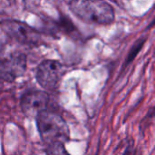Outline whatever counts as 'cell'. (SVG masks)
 Listing matches in <instances>:
<instances>
[{
    "instance_id": "cell-7",
    "label": "cell",
    "mask_w": 155,
    "mask_h": 155,
    "mask_svg": "<svg viewBox=\"0 0 155 155\" xmlns=\"http://www.w3.org/2000/svg\"><path fill=\"white\" fill-rule=\"evenodd\" d=\"M46 155H71L65 149L64 143H55L46 145Z\"/></svg>"
},
{
    "instance_id": "cell-2",
    "label": "cell",
    "mask_w": 155,
    "mask_h": 155,
    "mask_svg": "<svg viewBox=\"0 0 155 155\" xmlns=\"http://www.w3.org/2000/svg\"><path fill=\"white\" fill-rule=\"evenodd\" d=\"M35 122L39 135L46 145L55 143L65 144L70 140L68 124L60 114L46 110L36 116Z\"/></svg>"
},
{
    "instance_id": "cell-6",
    "label": "cell",
    "mask_w": 155,
    "mask_h": 155,
    "mask_svg": "<svg viewBox=\"0 0 155 155\" xmlns=\"http://www.w3.org/2000/svg\"><path fill=\"white\" fill-rule=\"evenodd\" d=\"M26 56L23 53H14L2 59L0 64L1 79L6 83H13L24 75L26 70Z\"/></svg>"
},
{
    "instance_id": "cell-1",
    "label": "cell",
    "mask_w": 155,
    "mask_h": 155,
    "mask_svg": "<svg viewBox=\"0 0 155 155\" xmlns=\"http://www.w3.org/2000/svg\"><path fill=\"white\" fill-rule=\"evenodd\" d=\"M70 10L81 20L97 25H110L115 19L113 6L104 0H72Z\"/></svg>"
},
{
    "instance_id": "cell-3",
    "label": "cell",
    "mask_w": 155,
    "mask_h": 155,
    "mask_svg": "<svg viewBox=\"0 0 155 155\" xmlns=\"http://www.w3.org/2000/svg\"><path fill=\"white\" fill-rule=\"evenodd\" d=\"M64 73V66L58 61L44 60L36 68L35 78L42 88L53 91L59 85Z\"/></svg>"
},
{
    "instance_id": "cell-9",
    "label": "cell",
    "mask_w": 155,
    "mask_h": 155,
    "mask_svg": "<svg viewBox=\"0 0 155 155\" xmlns=\"http://www.w3.org/2000/svg\"><path fill=\"white\" fill-rule=\"evenodd\" d=\"M123 155H134V146L133 143H131L130 145H128Z\"/></svg>"
},
{
    "instance_id": "cell-4",
    "label": "cell",
    "mask_w": 155,
    "mask_h": 155,
    "mask_svg": "<svg viewBox=\"0 0 155 155\" xmlns=\"http://www.w3.org/2000/svg\"><path fill=\"white\" fill-rule=\"evenodd\" d=\"M1 28L7 36L20 44L36 45L41 38L37 30L23 22L4 20L1 23Z\"/></svg>"
},
{
    "instance_id": "cell-8",
    "label": "cell",
    "mask_w": 155,
    "mask_h": 155,
    "mask_svg": "<svg viewBox=\"0 0 155 155\" xmlns=\"http://www.w3.org/2000/svg\"><path fill=\"white\" fill-rule=\"evenodd\" d=\"M143 44H144V39H143V38L140 39L139 41H137V42L134 44V45L133 46V48H132V50H131V52H130L129 55L127 56L125 65H127L130 62H132V61L134 60V58L136 56V54H137L139 53V51L142 49V47H143Z\"/></svg>"
},
{
    "instance_id": "cell-5",
    "label": "cell",
    "mask_w": 155,
    "mask_h": 155,
    "mask_svg": "<svg viewBox=\"0 0 155 155\" xmlns=\"http://www.w3.org/2000/svg\"><path fill=\"white\" fill-rule=\"evenodd\" d=\"M50 102L49 94L45 91L31 90L25 92L20 100L23 114L28 118H36L44 111L48 110Z\"/></svg>"
}]
</instances>
